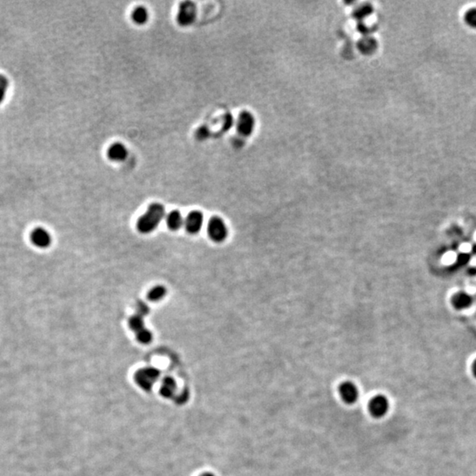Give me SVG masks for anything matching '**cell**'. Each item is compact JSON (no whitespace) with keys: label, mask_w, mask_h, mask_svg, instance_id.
Here are the masks:
<instances>
[{"label":"cell","mask_w":476,"mask_h":476,"mask_svg":"<svg viewBox=\"0 0 476 476\" xmlns=\"http://www.w3.org/2000/svg\"><path fill=\"white\" fill-rule=\"evenodd\" d=\"M165 215V209L162 204L153 203L149 206L147 212L138 220L137 229L143 234L154 231Z\"/></svg>","instance_id":"cell-1"},{"label":"cell","mask_w":476,"mask_h":476,"mask_svg":"<svg viewBox=\"0 0 476 476\" xmlns=\"http://www.w3.org/2000/svg\"><path fill=\"white\" fill-rule=\"evenodd\" d=\"M208 236L215 243H222L228 237V227L221 217L214 216L210 219L208 226Z\"/></svg>","instance_id":"cell-2"},{"label":"cell","mask_w":476,"mask_h":476,"mask_svg":"<svg viewBox=\"0 0 476 476\" xmlns=\"http://www.w3.org/2000/svg\"><path fill=\"white\" fill-rule=\"evenodd\" d=\"M197 17V8L196 5L187 1L180 4L178 14H177V22L182 27H188L193 23Z\"/></svg>","instance_id":"cell-3"},{"label":"cell","mask_w":476,"mask_h":476,"mask_svg":"<svg viewBox=\"0 0 476 476\" xmlns=\"http://www.w3.org/2000/svg\"><path fill=\"white\" fill-rule=\"evenodd\" d=\"M160 371L155 368L148 367L137 371L135 375V380L137 384L144 390H150L155 382L158 379Z\"/></svg>","instance_id":"cell-4"},{"label":"cell","mask_w":476,"mask_h":476,"mask_svg":"<svg viewBox=\"0 0 476 476\" xmlns=\"http://www.w3.org/2000/svg\"><path fill=\"white\" fill-rule=\"evenodd\" d=\"M389 407H390V404H389L387 398L383 395L375 396L374 398H371V400L369 403V410L370 414L376 418H381L385 416L387 414Z\"/></svg>","instance_id":"cell-5"},{"label":"cell","mask_w":476,"mask_h":476,"mask_svg":"<svg viewBox=\"0 0 476 476\" xmlns=\"http://www.w3.org/2000/svg\"><path fill=\"white\" fill-rule=\"evenodd\" d=\"M203 222L204 216L201 212L191 211L184 220V227L187 232L193 235L200 230Z\"/></svg>","instance_id":"cell-6"},{"label":"cell","mask_w":476,"mask_h":476,"mask_svg":"<svg viewBox=\"0 0 476 476\" xmlns=\"http://www.w3.org/2000/svg\"><path fill=\"white\" fill-rule=\"evenodd\" d=\"M338 391L342 399L348 404L355 403L359 398L358 388L356 387V384L352 382L342 383L338 387Z\"/></svg>","instance_id":"cell-7"},{"label":"cell","mask_w":476,"mask_h":476,"mask_svg":"<svg viewBox=\"0 0 476 476\" xmlns=\"http://www.w3.org/2000/svg\"><path fill=\"white\" fill-rule=\"evenodd\" d=\"M31 242L38 248H47L51 243V236L43 228H37L31 233Z\"/></svg>","instance_id":"cell-8"},{"label":"cell","mask_w":476,"mask_h":476,"mask_svg":"<svg viewBox=\"0 0 476 476\" xmlns=\"http://www.w3.org/2000/svg\"><path fill=\"white\" fill-rule=\"evenodd\" d=\"M472 296L468 295L467 293L462 292V291L456 293L451 297V304L456 310H462L467 309L468 307L472 305Z\"/></svg>","instance_id":"cell-9"},{"label":"cell","mask_w":476,"mask_h":476,"mask_svg":"<svg viewBox=\"0 0 476 476\" xmlns=\"http://www.w3.org/2000/svg\"><path fill=\"white\" fill-rule=\"evenodd\" d=\"M107 155L111 161L122 162L126 159L128 151L124 145L121 143H115L109 147L107 152Z\"/></svg>","instance_id":"cell-10"},{"label":"cell","mask_w":476,"mask_h":476,"mask_svg":"<svg viewBox=\"0 0 476 476\" xmlns=\"http://www.w3.org/2000/svg\"><path fill=\"white\" fill-rule=\"evenodd\" d=\"M254 119L252 116L248 112L241 114L238 121V130L243 135H249L253 129Z\"/></svg>","instance_id":"cell-11"},{"label":"cell","mask_w":476,"mask_h":476,"mask_svg":"<svg viewBox=\"0 0 476 476\" xmlns=\"http://www.w3.org/2000/svg\"><path fill=\"white\" fill-rule=\"evenodd\" d=\"M183 224H184V221L179 211L173 210L169 212V215H167V225L169 229L177 230L183 226Z\"/></svg>","instance_id":"cell-12"},{"label":"cell","mask_w":476,"mask_h":476,"mask_svg":"<svg viewBox=\"0 0 476 476\" xmlns=\"http://www.w3.org/2000/svg\"><path fill=\"white\" fill-rule=\"evenodd\" d=\"M176 382L171 377H166L164 380L162 381V385H161V394L164 396L166 398H170L173 395L175 394L176 391Z\"/></svg>","instance_id":"cell-13"},{"label":"cell","mask_w":476,"mask_h":476,"mask_svg":"<svg viewBox=\"0 0 476 476\" xmlns=\"http://www.w3.org/2000/svg\"><path fill=\"white\" fill-rule=\"evenodd\" d=\"M131 18L134 23L138 25H144L148 20V12L147 8L139 7L134 9L131 14Z\"/></svg>","instance_id":"cell-14"},{"label":"cell","mask_w":476,"mask_h":476,"mask_svg":"<svg viewBox=\"0 0 476 476\" xmlns=\"http://www.w3.org/2000/svg\"><path fill=\"white\" fill-rule=\"evenodd\" d=\"M167 294V289L163 286H155L148 292V298L152 302H157L162 299Z\"/></svg>","instance_id":"cell-15"},{"label":"cell","mask_w":476,"mask_h":476,"mask_svg":"<svg viewBox=\"0 0 476 476\" xmlns=\"http://www.w3.org/2000/svg\"><path fill=\"white\" fill-rule=\"evenodd\" d=\"M129 326L136 333L145 328L144 319L138 314L131 316L129 319Z\"/></svg>","instance_id":"cell-16"},{"label":"cell","mask_w":476,"mask_h":476,"mask_svg":"<svg viewBox=\"0 0 476 476\" xmlns=\"http://www.w3.org/2000/svg\"><path fill=\"white\" fill-rule=\"evenodd\" d=\"M464 21L468 27L476 29V7L471 8L465 12Z\"/></svg>","instance_id":"cell-17"},{"label":"cell","mask_w":476,"mask_h":476,"mask_svg":"<svg viewBox=\"0 0 476 476\" xmlns=\"http://www.w3.org/2000/svg\"><path fill=\"white\" fill-rule=\"evenodd\" d=\"M136 338L142 344H148L153 339V334L151 331H149L148 329L145 327L144 329L136 332Z\"/></svg>","instance_id":"cell-18"},{"label":"cell","mask_w":476,"mask_h":476,"mask_svg":"<svg viewBox=\"0 0 476 476\" xmlns=\"http://www.w3.org/2000/svg\"><path fill=\"white\" fill-rule=\"evenodd\" d=\"M8 81L7 78L0 74V103H2L7 95Z\"/></svg>","instance_id":"cell-19"},{"label":"cell","mask_w":476,"mask_h":476,"mask_svg":"<svg viewBox=\"0 0 476 476\" xmlns=\"http://www.w3.org/2000/svg\"><path fill=\"white\" fill-rule=\"evenodd\" d=\"M136 310H137L138 315H140L141 317H144L145 316H147L148 313H149V308H148V305L146 303H143V302H140L138 303L137 307H136Z\"/></svg>","instance_id":"cell-20"},{"label":"cell","mask_w":476,"mask_h":476,"mask_svg":"<svg viewBox=\"0 0 476 476\" xmlns=\"http://www.w3.org/2000/svg\"><path fill=\"white\" fill-rule=\"evenodd\" d=\"M207 134H208V131L206 130L204 127H201V128H199L198 130H197V136L199 140H203V139H205V138L208 136Z\"/></svg>","instance_id":"cell-21"},{"label":"cell","mask_w":476,"mask_h":476,"mask_svg":"<svg viewBox=\"0 0 476 476\" xmlns=\"http://www.w3.org/2000/svg\"><path fill=\"white\" fill-rule=\"evenodd\" d=\"M187 398H188V393L184 392L183 395H181L178 398H176V403L182 404V403H183V402L186 400Z\"/></svg>","instance_id":"cell-22"},{"label":"cell","mask_w":476,"mask_h":476,"mask_svg":"<svg viewBox=\"0 0 476 476\" xmlns=\"http://www.w3.org/2000/svg\"><path fill=\"white\" fill-rule=\"evenodd\" d=\"M472 374H473V376H474V377H476V359H475V361L473 362V363H472Z\"/></svg>","instance_id":"cell-23"},{"label":"cell","mask_w":476,"mask_h":476,"mask_svg":"<svg viewBox=\"0 0 476 476\" xmlns=\"http://www.w3.org/2000/svg\"><path fill=\"white\" fill-rule=\"evenodd\" d=\"M201 476H215V475H214L213 473H210V472H207V473H204V474H202V475Z\"/></svg>","instance_id":"cell-24"}]
</instances>
